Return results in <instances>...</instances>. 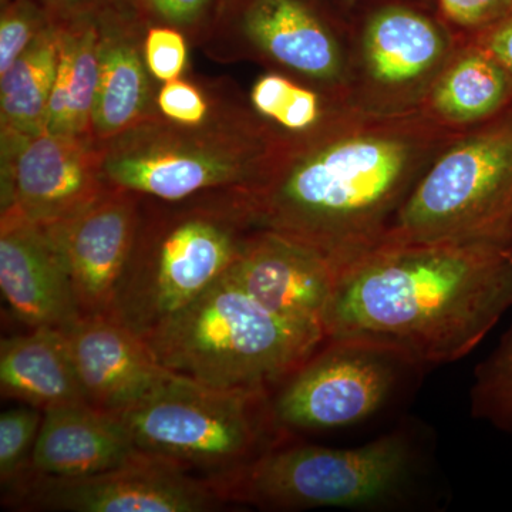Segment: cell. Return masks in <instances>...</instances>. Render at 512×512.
Masks as SVG:
<instances>
[{
    "mask_svg": "<svg viewBox=\"0 0 512 512\" xmlns=\"http://www.w3.org/2000/svg\"><path fill=\"white\" fill-rule=\"evenodd\" d=\"M463 133L421 107L384 113L343 103L312 133L288 136L249 194L256 225L342 271L383 244L431 163Z\"/></svg>",
    "mask_w": 512,
    "mask_h": 512,
    "instance_id": "cell-1",
    "label": "cell"
},
{
    "mask_svg": "<svg viewBox=\"0 0 512 512\" xmlns=\"http://www.w3.org/2000/svg\"><path fill=\"white\" fill-rule=\"evenodd\" d=\"M512 306V242L382 245L338 272L328 340L426 367L470 355Z\"/></svg>",
    "mask_w": 512,
    "mask_h": 512,
    "instance_id": "cell-2",
    "label": "cell"
},
{
    "mask_svg": "<svg viewBox=\"0 0 512 512\" xmlns=\"http://www.w3.org/2000/svg\"><path fill=\"white\" fill-rule=\"evenodd\" d=\"M256 229L247 192L180 202L143 197L111 315L144 338L227 274Z\"/></svg>",
    "mask_w": 512,
    "mask_h": 512,
    "instance_id": "cell-3",
    "label": "cell"
},
{
    "mask_svg": "<svg viewBox=\"0 0 512 512\" xmlns=\"http://www.w3.org/2000/svg\"><path fill=\"white\" fill-rule=\"evenodd\" d=\"M288 136L256 114H224L200 127L151 116L101 143V173L111 188L150 200L180 202L258 190Z\"/></svg>",
    "mask_w": 512,
    "mask_h": 512,
    "instance_id": "cell-4",
    "label": "cell"
},
{
    "mask_svg": "<svg viewBox=\"0 0 512 512\" xmlns=\"http://www.w3.org/2000/svg\"><path fill=\"white\" fill-rule=\"evenodd\" d=\"M143 339L158 362L183 379L272 393L318 350L325 333L268 311L224 275Z\"/></svg>",
    "mask_w": 512,
    "mask_h": 512,
    "instance_id": "cell-5",
    "label": "cell"
},
{
    "mask_svg": "<svg viewBox=\"0 0 512 512\" xmlns=\"http://www.w3.org/2000/svg\"><path fill=\"white\" fill-rule=\"evenodd\" d=\"M421 450L417 430L407 426L350 448L295 443L291 437L212 485L227 503L266 511L386 510L412 497L424 473Z\"/></svg>",
    "mask_w": 512,
    "mask_h": 512,
    "instance_id": "cell-6",
    "label": "cell"
},
{
    "mask_svg": "<svg viewBox=\"0 0 512 512\" xmlns=\"http://www.w3.org/2000/svg\"><path fill=\"white\" fill-rule=\"evenodd\" d=\"M120 417L143 453L210 481L293 437L276 423L271 392L212 389L183 377Z\"/></svg>",
    "mask_w": 512,
    "mask_h": 512,
    "instance_id": "cell-7",
    "label": "cell"
},
{
    "mask_svg": "<svg viewBox=\"0 0 512 512\" xmlns=\"http://www.w3.org/2000/svg\"><path fill=\"white\" fill-rule=\"evenodd\" d=\"M511 225L512 106L441 151L382 245L511 242Z\"/></svg>",
    "mask_w": 512,
    "mask_h": 512,
    "instance_id": "cell-8",
    "label": "cell"
},
{
    "mask_svg": "<svg viewBox=\"0 0 512 512\" xmlns=\"http://www.w3.org/2000/svg\"><path fill=\"white\" fill-rule=\"evenodd\" d=\"M413 365L392 350L328 340L271 393L276 423L286 433L356 426L382 412Z\"/></svg>",
    "mask_w": 512,
    "mask_h": 512,
    "instance_id": "cell-9",
    "label": "cell"
},
{
    "mask_svg": "<svg viewBox=\"0 0 512 512\" xmlns=\"http://www.w3.org/2000/svg\"><path fill=\"white\" fill-rule=\"evenodd\" d=\"M3 497V504L26 511L207 512L228 504L207 478L146 453L92 476L50 477L29 471Z\"/></svg>",
    "mask_w": 512,
    "mask_h": 512,
    "instance_id": "cell-10",
    "label": "cell"
},
{
    "mask_svg": "<svg viewBox=\"0 0 512 512\" xmlns=\"http://www.w3.org/2000/svg\"><path fill=\"white\" fill-rule=\"evenodd\" d=\"M458 43L443 25L419 10H377L362 32L350 101L384 113L417 109Z\"/></svg>",
    "mask_w": 512,
    "mask_h": 512,
    "instance_id": "cell-11",
    "label": "cell"
},
{
    "mask_svg": "<svg viewBox=\"0 0 512 512\" xmlns=\"http://www.w3.org/2000/svg\"><path fill=\"white\" fill-rule=\"evenodd\" d=\"M93 137L2 131V214L40 227L70 220L109 190Z\"/></svg>",
    "mask_w": 512,
    "mask_h": 512,
    "instance_id": "cell-12",
    "label": "cell"
},
{
    "mask_svg": "<svg viewBox=\"0 0 512 512\" xmlns=\"http://www.w3.org/2000/svg\"><path fill=\"white\" fill-rule=\"evenodd\" d=\"M141 211V195L110 187L70 220L43 227L63 256L82 315L113 311Z\"/></svg>",
    "mask_w": 512,
    "mask_h": 512,
    "instance_id": "cell-13",
    "label": "cell"
},
{
    "mask_svg": "<svg viewBox=\"0 0 512 512\" xmlns=\"http://www.w3.org/2000/svg\"><path fill=\"white\" fill-rule=\"evenodd\" d=\"M62 332L90 406L103 412L121 416L180 377L111 313L82 315Z\"/></svg>",
    "mask_w": 512,
    "mask_h": 512,
    "instance_id": "cell-14",
    "label": "cell"
},
{
    "mask_svg": "<svg viewBox=\"0 0 512 512\" xmlns=\"http://www.w3.org/2000/svg\"><path fill=\"white\" fill-rule=\"evenodd\" d=\"M225 275L275 315L319 326L338 279L318 252L261 228Z\"/></svg>",
    "mask_w": 512,
    "mask_h": 512,
    "instance_id": "cell-15",
    "label": "cell"
},
{
    "mask_svg": "<svg viewBox=\"0 0 512 512\" xmlns=\"http://www.w3.org/2000/svg\"><path fill=\"white\" fill-rule=\"evenodd\" d=\"M0 288L10 312L29 329L64 330L82 318L55 241L18 211L3 212L0 221Z\"/></svg>",
    "mask_w": 512,
    "mask_h": 512,
    "instance_id": "cell-16",
    "label": "cell"
},
{
    "mask_svg": "<svg viewBox=\"0 0 512 512\" xmlns=\"http://www.w3.org/2000/svg\"><path fill=\"white\" fill-rule=\"evenodd\" d=\"M242 26L266 57L350 101L352 64L335 33L303 0H252Z\"/></svg>",
    "mask_w": 512,
    "mask_h": 512,
    "instance_id": "cell-17",
    "label": "cell"
},
{
    "mask_svg": "<svg viewBox=\"0 0 512 512\" xmlns=\"http://www.w3.org/2000/svg\"><path fill=\"white\" fill-rule=\"evenodd\" d=\"M141 454L120 416L90 404H69L43 412L30 473L92 476L124 466Z\"/></svg>",
    "mask_w": 512,
    "mask_h": 512,
    "instance_id": "cell-18",
    "label": "cell"
},
{
    "mask_svg": "<svg viewBox=\"0 0 512 512\" xmlns=\"http://www.w3.org/2000/svg\"><path fill=\"white\" fill-rule=\"evenodd\" d=\"M99 22V84L94 101L92 133L97 143L126 133L154 116L153 92L143 43L126 23L109 15Z\"/></svg>",
    "mask_w": 512,
    "mask_h": 512,
    "instance_id": "cell-19",
    "label": "cell"
},
{
    "mask_svg": "<svg viewBox=\"0 0 512 512\" xmlns=\"http://www.w3.org/2000/svg\"><path fill=\"white\" fill-rule=\"evenodd\" d=\"M0 389L3 396L43 412L89 404L69 342L59 329H30L2 339Z\"/></svg>",
    "mask_w": 512,
    "mask_h": 512,
    "instance_id": "cell-20",
    "label": "cell"
},
{
    "mask_svg": "<svg viewBox=\"0 0 512 512\" xmlns=\"http://www.w3.org/2000/svg\"><path fill=\"white\" fill-rule=\"evenodd\" d=\"M511 106V74L467 39L458 43L420 107L443 126L466 131Z\"/></svg>",
    "mask_w": 512,
    "mask_h": 512,
    "instance_id": "cell-21",
    "label": "cell"
},
{
    "mask_svg": "<svg viewBox=\"0 0 512 512\" xmlns=\"http://www.w3.org/2000/svg\"><path fill=\"white\" fill-rule=\"evenodd\" d=\"M62 25L45 133L93 137V109L99 84V22L97 18H82L62 20Z\"/></svg>",
    "mask_w": 512,
    "mask_h": 512,
    "instance_id": "cell-22",
    "label": "cell"
},
{
    "mask_svg": "<svg viewBox=\"0 0 512 512\" xmlns=\"http://www.w3.org/2000/svg\"><path fill=\"white\" fill-rule=\"evenodd\" d=\"M62 20L53 19L35 42L0 76V114L2 131L9 133H45L47 106L55 84Z\"/></svg>",
    "mask_w": 512,
    "mask_h": 512,
    "instance_id": "cell-23",
    "label": "cell"
},
{
    "mask_svg": "<svg viewBox=\"0 0 512 512\" xmlns=\"http://www.w3.org/2000/svg\"><path fill=\"white\" fill-rule=\"evenodd\" d=\"M259 119L289 137L305 136L322 126L343 103L335 94L318 92L281 73L262 74L249 93Z\"/></svg>",
    "mask_w": 512,
    "mask_h": 512,
    "instance_id": "cell-24",
    "label": "cell"
},
{
    "mask_svg": "<svg viewBox=\"0 0 512 512\" xmlns=\"http://www.w3.org/2000/svg\"><path fill=\"white\" fill-rule=\"evenodd\" d=\"M471 416L512 439V322L474 370Z\"/></svg>",
    "mask_w": 512,
    "mask_h": 512,
    "instance_id": "cell-25",
    "label": "cell"
},
{
    "mask_svg": "<svg viewBox=\"0 0 512 512\" xmlns=\"http://www.w3.org/2000/svg\"><path fill=\"white\" fill-rule=\"evenodd\" d=\"M42 421L43 410L28 404L6 410L0 416V483L5 490L3 494L28 476Z\"/></svg>",
    "mask_w": 512,
    "mask_h": 512,
    "instance_id": "cell-26",
    "label": "cell"
},
{
    "mask_svg": "<svg viewBox=\"0 0 512 512\" xmlns=\"http://www.w3.org/2000/svg\"><path fill=\"white\" fill-rule=\"evenodd\" d=\"M52 20V15L32 0L6 3L0 19V76L8 72Z\"/></svg>",
    "mask_w": 512,
    "mask_h": 512,
    "instance_id": "cell-27",
    "label": "cell"
},
{
    "mask_svg": "<svg viewBox=\"0 0 512 512\" xmlns=\"http://www.w3.org/2000/svg\"><path fill=\"white\" fill-rule=\"evenodd\" d=\"M156 107L161 117L178 126L200 127L212 119L207 94L181 77L163 84L157 93Z\"/></svg>",
    "mask_w": 512,
    "mask_h": 512,
    "instance_id": "cell-28",
    "label": "cell"
},
{
    "mask_svg": "<svg viewBox=\"0 0 512 512\" xmlns=\"http://www.w3.org/2000/svg\"><path fill=\"white\" fill-rule=\"evenodd\" d=\"M143 55L148 73L158 82L180 79L188 63L187 40L180 30L167 26L148 29Z\"/></svg>",
    "mask_w": 512,
    "mask_h": 512,
    "instance_id": "cell-29",
    "label": "cell"
},
{
    "mask_svg": "<svg viewBox=\"0 0 512 512\" xmlns=\"http://www.w3.org/2000/svg\"><path fill=\"white\" fill-rule=\"evenodd\" d=\"M441 12L470 35L490 28L512 12V0H437Z\"/></svg>",
    "mask_w": 512,
    "mask_h": 512,
    "instance_id": "cell-30",
    "label": "cell"
},
{
    "mask_svg": "<svg viewBox=\"0 0 512 512\" xmlns=\"http://www.w3.org/2000/svg\"><path fill=\"white\" fill-rule=\"evenodd\" d=\"M470 39L490 53L512 76V12L490 28L471 35Z\"/></svg>",
    "mask_w": 512,
    "mask_h": 512,
    "instance_id": "cell-31",
    "label": "cell"
},
{
    "mask_svg": "<svg viewBox=\"0 0 512 512\" xmlns=\"http://www.w3.org/2000/svg\"><path fill=\"white\" fill-rule=\"evenodd\" d=\"M156 15L171 25H192L207 12L212 0H146Z\"/></svg>",
    "mask_w": 512,
    "mask_h": 512,
    "instance_id": "cell-32",
    "label": "cell"
},
{
    "mask_svg": "<svg viewBox=\"0 0 512 512\" xmlns=\"http://www.w3.org/2000/svg\"><path fill=\"white\" fill-rule=\"evenodd\" d=\"M57 20L99 18L107 12L111 0H45Z\"/></svg>",
    "mask_w": 512,
    "mask_h": 512,
    "instance_id": "cell-33",
    "label": "cell"
},
{
    "mask_svg": "<svg viewBox=\"0 0 512 512\" xmlns=\"http://www.w3.org/2000/svg\"><path fill=\"white\" fill-rule=\"evenodd\" d=\"M508 238H510V241L512 242V225H511V228H510V235H508Z\"/></svg>",
    "mask_w": 512,
    "mask_h": 512,
    "instance_id": "cell-34",
    "label": "cell"
},
{
    "mask_svg": "<svg viewBox=\"0 0 512 512\" xmlns=\"http://www.w3.org/2000/svg\"><path fill=\"white\" fill-rule=\"evenodd\" d=\"M5 2L8 3L9 0H2L3 5H5Z\"/></svg>",
    "mask_w": 512,
    "mask_h": 512,
    "instance_id": "cell-35",
    "label": "cell"
},
{
    "mask_svg": "<svg viewBox=\"0 0 512 512\" xmlns=\"http://www.w3.org/2000/svg\"><path fill=\"white\" fill-rule=\"evenodd\" d=\"M348 2H355V0H348Z\"/></svg>",
    "mask_w": 512,
    "mask_h": 512,
    "instance_id": "cell-36",
    "label": "cell"
}]
</instances>
